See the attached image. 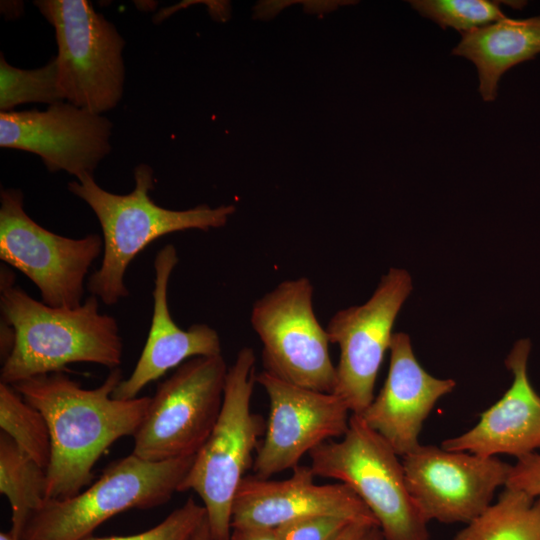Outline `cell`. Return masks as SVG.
I'll use <instances>...</instances> for the list:
<instances>
[{"mask_svg":"<svg viewBox=\"0 0 540 540\" xmlns=\"http://www.w3.org/2000/svg\"><path fill=\"white\" fill-rule=\"evenodd\" d=\"M194 458L148 461L133 453L120 458L83 492L46 500L28 522L23 540H83L119 513L166 504Z\"/></svg>","mask_w":540,"mask_h":540,"instance_id":"5b68a950","label":"cell"},{"mask_svg":"<svg viewBox=\"0 0 540 540\" xmlns=\"http://www.w3.org/2000/svg\"><path fill=\"white\" fill-rule=\"evenodd\" d=\"M313 292L307 277L284 280L255 301L250 323L262 344L263 371L291 384L333 393L336 366L326 328L314 313Z\"/></svg>","mask_w":540,"mask_h":540,"instance_id":"9c48e42d","label":"cell"},{"mask_svg":"<svg viewBox=\"0 0 540 540\" xmlns=\"http://www.w3.org/2000/svg\"><path fill=\"white\" fill-rule=\"evenodd\" d=\"M0 540H14V538L11 536L9 532H1Z\"/></svg>","mask_w":540,"mask_h":540,"instance_id":"1f68e13d","label":"cell"},{"mask_svg":"<svg viewBox=\"0 0 540 540\" xmlns=\"http://www.w3.org/2000/svg\"><path fill=\"white\" fill-rule=\"evenodd\" d=\"M46 468L27 455L6 433L0 432V492L11 506L14 540H23L26 526L46 501Z\"/></svg>","mask_w":540,"mask_h":540,"instance_id":"ffe728a7","label":"cell"},{"mask_svg":"<svg viewBox=\"0 0 540 540\" xmlns=\"http://www.w3.org/2000/svg\"><path fill=\"white\" fill-rule=\"evenodd\" d=\"M121 381L122 372L115 368L93 389L82 388L63 372L11 385L42 413L49 427L51 457L46 469V500L81 492L93 480V468L109 447L138 430L151 397L113 398Z\"/></svg>","mask_w":540,"mask_h":540,"instance_id":"6da1fadb","label":"cell"},{"mask_svg":"<svg viewBox=\"0 0 540 540\" xmlns=\"http://www.w3.org/2000/svg\"><path fill=\"white\" fill-rule=\"evenodd\" d=\"M310 466L298 465L283 480L247 475L241 482L232 509V528L278 526L304 517L330 515L351 522L378 525L377 520L343 483L317 484Z\"/></svg>","mask_w":540,"mask_h":540,"instance_id":"9a60e30c","label":"cell"},{"mask_svg":"<svg viewBox=\"0 0 540 540\" xmlns=\"http://www.w3.org/2000/svg\"><path fill=\"white\" fill-rule=\"evenodd\" d=\"M507 488L522 491L531 497L540 496V454L530 453L516 459L511 466Z\"/></svg>","mask_w":540,"mask_h":540,"instance_id":"4316f807","label":"cell"},{"mask_svg":"<svg viewBox=\"0 0 540 540\" xmlns=\"http://www.w3.org/2000/svg\"><path fill=\"white\" fill-rule=\"evenodd\" d=\"M454 540H540V496L505 487Z\"/></svg>","mask_w":540,"mask_h":540,"instance_id":"44dd1931","label":"cell"},{"mask_svg":"<svg viewBox=\"0 0 540 540\" xmlns=\"http://www.w3.org/2000/svg\"><path fill=\"white\" fill-rule=\"evenodd\" d=\"M256 382L267 394L269 417L252 466L255 476L268 479L293 470L313 449L348 430L352 413L336 394L291 384L265 371Z\"/></svg>","mask_w":540,"mask_h":540,"instance_id":"4fadbf2b","label":"cell"},{"mask_svg":"<svg viewBox=\"0 0 540 540\" xmlns=\"http://www.w3.org/2000/svg\"><path fill=\"white\" fill-rule=\"evenodd\" d=\"M347 519L317 515L304 517L278 526L280 540H336L351 524Z\"/></svg>","mask_w":540,"mask_h":540,"instance_id":"484cf974","label":"cell"},{"mask_svg":"<svg viewBox=\"0 0 540 540\" xmlns=\"http://www.w3.org/2000/svg\"><path fill=\"white\" fill-rule=\"evenodd\" d=\"M412 288L408 271L390 268L365 303L337 311L326 326L329 342L340 351L333 393L352 414H361L374 398L394 322Z\"/></svg>","mask_w":540,"mask_h":540,"instance_id":"8fae6325","label":"cell"},{"mask_svg":"<svg viewBox=\"0 0 540 540\" xmlns=\"http://www.w3.org/2000/svg\"><path fill=\"white\" fill-rule=\"evenodd\" d=\"M316 477L347 485L377 520L385 540H429L425 519L413 500L399 456L358 414L340 440L309 454Z\"/></svg>","mask_w":540,"mask_h":540,"instance_id":"8992f818","label":"cell"},{"mask_svg":"<svg viewBox=\"0 0 540 540\" xmlns=\"http://www.w3.org/2000/svg\"><path fill=\"white\" fill-rule=\"evenodd\" d=\"M529 339H520L505 359L513 375L511 386L480 414L478 423L465 433L444 440L441 447L484 457L506 454L517 458L540 449V395L528 375Z\"/></svg>","mask_w":540,"mask_h":540,"instance_id":"e0dca14e","label":"cell"},{"mask_svg":"<svg viewBox=\"0 0 540 540\" xmlns=\"http://www.w3.org/2000/svg\"><path fill=\"white\" fill-rule=\"evenodd\" d=\"M452 54L474 63L482 99L494 101L501 76L540 54V15L524 19L505 17L466 32Z\"/></svg>","mask_w":540,"mask_h":540,"instance_id":"d6986e66","label":"cell"},{"mask_svg":"<svg viewBox=\"0 0 540 540\" xmlns=\"http://www.w3.org/2000/svg\"><path fill=\"white\" fill-rule=\"evenodd\" d=\"M372 526L376 525L366 522L351 523L336 540H362Z\"/></svg>","mask_w":540,"mask_h":540,"instance_id":"f1b7e54d","label":"cell"},{"mask_svg":"<svg viewBox=\"0 0 540 540\" xmlns=\"http://www.w3.org/2000/svg\"><path fill=\"white\" fill-rule=\"evenodd\" d=\"M256 377L254 350L243 347L228 367L218 419L179 486L178 492L191 490L200 497L211 540H229L237 490L266 430L264 419L251 410Z\"/></svg>","mask_w":540,"mask_h":540,"instance_id":"277c9868","label":"cell"},{"mask_svg":"<svg viewBox=\"0 0 540 540\" xmlns=\"http://www.w3.org/2000/svg\"><path fill=\"white\" fill-rule=\"evenodd\" d=\"M207 519L203 504L192 497L172 511L165 519L143 532L124 536L95 537L83 540H192L198 528Z\"/></svg>","mask_w":540,"mask_h":540,"instance_id":"d4e9b609","label":"cell"},{"mask_svg":"<svg viewBox=\"0 0 540 540\" xmlns=\"http://www.w3.org/2000/svg\"><path fill=\"white\" fill-rule=\"evenodd\" d=\"M0 428L34 461L46 468L51 457L49 427L42 413L0 382Z\"/></svg>","mask_w":540,"mask_h":540,"instance_id":"7402d4cb","label":"cell"},{"mask_svg":"<svg viewBox=\"0 0 540 540\" xmlns=\"http://www.w3.org/2000/svg\"><path fill=\"white\" fill-rule=\"evenodd\" d=\"M0 309L1 321L14 334L12 350L2 361L1 383L14 385L62 372L71 363H94L112 370L122 362L117 320L100 313L95 295L73 309L51 307L16 286L13 272L1 267Z\"/></svg>","mask_w":540,"mask_h":540,"instance_id":"7a4b0ae2","label":"cell"},{"mask_svg":"<svg viewBox=\"0 0 540 540\" xmlns=\"http://www.w3.org/2000/svg\"><path fill=\"white\" fill-rule=\"evenodd\" d=\"M411 6L441 28L462 34L505 18L498 2L486 0H413Z\"/></svg>","mask_w":540,"mask_h":540,"instance_id":"cb8c5ba5","label":"cell"},{"mask_svg":"<svg viewBox=\"0 0 540 540\" xmlns=\"http://www.w3.org/2000/svg\"><path fill=\"white\" fill-rule=\"evenodd\" d=\"M386 380L377 396L358 414L399 457L414 451L419 434L436 402L453 391V379L429 374L414 355L408 334L394 333Z\"/></svg>","mask_w":540,"mask_h":540,"instance_id":"2e32d148","label":"cell"},{"mask_svg":"<svg viewBox=\"0 0 540 540\" xmlns=\"http://www.w3.org/2000/svg\"><path fill=\"white\" fill-rule=\"evenodd\" d=\"M64 101L59 85L56 58L36 69H21L8 64L0 55V110L13 109L25 103L52 105Z\"/></svg>","mask_w":540,"mask_h":540,"instance_id":"603a6c76","label":"cell"},{"mask_svg":"<svg viewBox=\"0 0 540 540\" xmlns=\"http://www.w3.org/2000/svg\"><path fill=\"white\" fill-rule=\"evenodd\" d=\"M402 464L408 490L428 522L465 524L492 504L512 466L497 456L421 444L402 457Z\"/></svg>","mask_w":540,"mask_h":540,"instance_id":"7c38bea8","label":"cell"},{"mask_svg":"<svg viewBox=\"0 0 540 540\" xmlns=\"http://www.w3.org/2000/svg\"><path fill=\"white\" fill-rule=\"evenodd\" d=\"M134 180V189L124 195L101 188L93 174L68 183V190L89 205L101 225L103 258L99 269L89 277L87 289L106 305L129 295L126 270L153 241L178 231L221 228L236 210L233 205L212 208L202 204L187 210L159 206L150 197L153 170L144 163L134 169Z\"/></svg>","mask_w":540,"mask_h":540,"instance_id":"3957f363","label":"cell"},{"mask_svg":"<svg viewBox=\"0 0 540 540\" xmlns=\"http://www.w3.org/2000/svg\"><path fill=\"white\" fill-rule=\"evenodd\" d=\"M229 540H280L275 528L258 526L233 527Z\"/></svg>","mask_w":540,"mask_h":540,"instance_id":"83f0119b","label":"cell"},{"mask_svg":"<svg viewBox=\"0 0 540 540\" xmlns=\"http://www.w3.org/2000/svg\"><path fill=\"white\" fill-rule=\"evenodd\" d=\"M227 371L222 354L191 358L176 368L151 397L132 453L148 461L196 455L220 414Z\"/></svg>","mask_w":540,"mask_h":540,"instance_id":"ba28073f","label":"cell"},{"mask_svg":"<svg viewBox=\"0 0 540 540\" xmlns=\"http://www.w3.org/2000/svg\"><path fill=\"white\" fill-rule=\"evenodd\" d=\"M192 540H211V535H210L207 519L198 528Z\"/></svg>","mask_w":540,"mask_h":540,"instance_id":"f546056e","label":"cell"},{"mask_svg":"<svg viewBox=\"0 0 540 540\" xmlns=\"http://www.w3.org/2000/svg\"><path fill=\"white\" fill-rule=\"evenodd\" d=\"M109 119L67 101L0 113V146L38 155L50 172L93 174L111 150Z\"/></svg>","mask_w":540,"mask_h":540,"instance_id":"5bb4252c","label":"cell"},{"mask_svg":"<svg viewBox=\"0 0 540 540\" xmlns=\"http://www.w3.org/2000/svg\"><path fill=\"white\" fill-rule=\"evenodd\" d=\"M23 200L20 189H1L0 259L31 280L46 305L80 306L90 266L103 252V238L96 233L76 239L51 232L25 212Z\"/></svg>","mask_w":540,"mask_h":540,"instance_id":"30bf717a","label":"cell"},{"mask_svg":"<svg viewBox=\"0 0 540 540\" xmlns=\"http://www.w3.org/2000/svg\"><path fill=\"white\" fill-rule=\"evenodd\" d=\"M179 258L176 247L167 244L154 259L153 314L148 337L129 377L115 388L112 396L129 400L149 383L187 360L222 354L218 332L207 324H193L181 329L173 320L168 306V284Z\"/></svg>","mask_w":540,"mask_h":540,"instance_id":"ac0fdd59","label":"cell"},{"mask_svg":"<svg viewBox=\"0 0 540 540\" xmlns=\"http://www.w3.org/2000/svg\"><path fill=\"white\" fill-rule=\"evenodd\" d=\"M362 540H385L379 526H372Z\"/></svg>","mask_w":540,"mask_h":540,"instance_id":"4dcf8cb0","label":"cell"},{"mask_svg":"<svg viewBox=\"0 0 540 540\" xmlns=\"http://www.w3.org/2000/svg\"><path fill=\"white\" fill-rule=\"evenodd\" d=\"M54 27L58 85L64 101L102 114L123 95L125 41L87 0L34 2Z\"/></svg>","mask_w":540,"mask_h":540,"instance_id":"52a82bcc","label":"cell"}]
</instances>
